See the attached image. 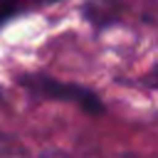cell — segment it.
Wrapping results in <instances>:
<instances>
[{"instance_id":"cell-1","label":"cell","mask_w":158,"mask_h":158,"mask_svg":"<svg viewBox=\"0 0 158 158\" xmlns=\"http://www.w3.org/2000/svg\"><path fill=\"white\" fill-rule=\"evenodd\" d=\"M22 84L37 94V96H44V99H57V101H72V104H79L84 111L89 114H101L104 111V104L99 101V96L89 89H81V86H74V84H62L57 79H49V77H27L22 79Z\"/></svg>"},{"instance_id":"cell-5","label":"cell","mask_w":158,"mask_h":158,"mask_svg":"<svg viewBox=\"0 0 158 158\" xmlns=\"http://www.w3.org/2000/svg\"><path fill=\"white\" fill-rule=\"evenodd\" d=\"M47 2H52V0H47Z\"/></svg>"},{"instance_id":"cell-4","label":"cell","mask_w":158,"mask_h":158,"mask_svg":"<svg viewBox=\"0 0 158 158\" xmlns=\"http://www.w3.org/2000/svg\"><path fill=\"white\" fill-rule=\"evenodd\" d=\"M148 79H151V84H153V86H158V67L153 69V74H151Z\"/></svg>"},{"instance_id":"cell-2","label":"cell","mask_w":158,"mask_h":158,"mask_svg":"<svg viewBox=\"0 0 158 158\" xmlns=\"http://www.w3.org/2000/svg\"><path fill=\"white\" fill-rule=\"evenodd\" d=\"M116 10H118V2H116V0H89V5L84 7L86 17H89L94 25H106V22H114Z\"/></svg>"},{"instance_id":"cell-3","label":"cell","mask_w":158,"mask_h":158,"mask_svg":"<svg viewBox=\"0 0 158 158\" xmlns=\"http://www.w3.org/2000/svg\"><path fill=\"white\" fill-rule=\"evenodd\" d=\"M17 2H20V0H0V22L7 20V17L17 10Z\"/></svg>"}]
</instances>
